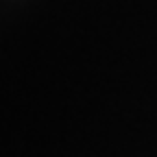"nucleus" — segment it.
Instances as JSON below:
<instances>
[]
</instances>
